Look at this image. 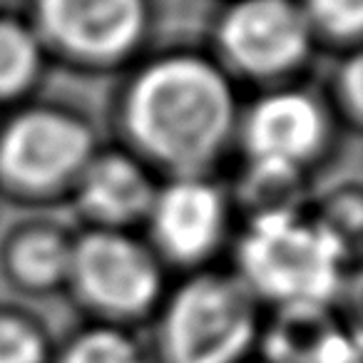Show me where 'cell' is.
I'll list each match as a JSON object with an SVG mask.
<instances>
[{"mask_svg":"<svg viewBox=\"0 0 363 363\" xmlns=\"http://www.w3.org/2000/svg\"><path fill=\"white\" fill-rule=\"evenodd\" d=\"M122 120L140 157L174 177H202L232 137L237 102L214 62L167 55L130 82Z\"/></svg>","mask_w":363,"mask_h":363,"instance_id":"1","label":"cell"},{"mask_svg":"<svg viewBox=\"0 0 363 363\" xmlns=\"http://www.w3.org/2000/svg\"><path fill=\"white\" fill-rule=\"evenodd\" d=\"M346 252L328 224L298 212L252 219L239 247V279L279 306H326L341 286Z\"/></svg>","mask_w":363,"mask_h":363,"instance_id":"2","label":"cell"},{"mask_svg":"<svg viewBox=\"0 0 363 363\" xmlns=\"http://www.w3.org/2000/svg\"><path fill=\"white\" fill-rule=\"evenodd\" d=\"M254 336V294L239 277L224 274H202L182 284L162 323L169 363H237Z\"/></svg>","mask_w":363,"mask_h":363,"instance_id":"3","label":"cell"},{"mask_svg":"<svg viewBox=\"0 0 363 363\" xmlns=\"http://www.w3.org/2000/svg\"><path fill=\"white\" fill-rule=\"evenodd\" d=\"M92 155V135L77 117L52 107L26 110L0 135V182L26 194L75 187Z\"/></svg>","mask_w":363,"mask_h":363,"instance_id":"4","label":"cell"},{"mask_svg":"<svg viewBox=\"0 0 363 363\" xmlns=\"http://www.w3.org/2000/svg\"><path fill=\"white\" fill-rule=\"evenodd\" d=\"M67 281L87 306L110 316H135L162 291L155 254L115 229H92L72 242Z\"/></svg>","mask_w":363,"mask_h":363,"instance_id":"5","label":"cell"},{"mask_svg":"<svg viewBox=\"0 0 363 363\" xmlns=\"http://www.w3.org/2000/svg\"><path fill=\"white\" fill-rule=\"evenodd\" d=\"M38 40L85 65H112L145 35V0H38Z\"/></svg>","mask_w":363,"mask_h":363,"instance_id":"6","label":"cell"},{"mask_svg":"<svg viewBox=\"0 0 363 363\" xmlns=\"http://www.w3.org/2000/svg\"><path fill=\"white\" fill-rule=\"evenodd\" d=\"M219 48L244 75H286L306 60L311 26L296 0H239L219 23Z\"/></svg>","mask_w":363,"mask_h":363,"instance_id":"7","label":"cell"},{"mask_svg":"<svg viewBox=\"0 0 363 363\" xmlns=\"http://www.w3.org/2000/svg\"><path fill=\"white\" fill-rule=\"evenodd\" d=\"M147 219L167 259L199 264L222 242L227 199L204 177H174L164 189H157Z\"/></svg>","mask_w":363,"mask_h":363,"instance_id":"8","label":"cell"},{"mask_svg":"<svg viewBox=\"0 0 363 363\" xmlns=\"http://www.w3.org/2000/svg\"><path fill=\"white\" fill-rule=\"evenodd\" d=\"M252 162L301 169L323 145L326 117L308 95L281 90L254 102L242 125Z\"/></svg>","mask_w":363,"mask_h":363,"instance_id":"9","label":"cell"},{"mask_svg":"<svg viewBox=\"0 0 363 363\" xmlns=\"http://www.w3.org/2000/svg\"><path fill=\"white\" fill-rule=\"evenodd\" d=\"M77 204L97 229L125 232L145 219L155 202V182L137 157L125 152L92 155L75 182Z\"/></svg>","mask_w":363,"mask_h":363,"instance_id":"10","label":"cell"},{"mask_svg":"<svg viewBox=\"0 0 363 363\" xmlns=\"http://www.w3.org/2000/svg\"><path fill=\"white\" fill-rule=\"evenodd\" d=\"M72 242L52 227H30L8 247V269L28 289H52L67 281Z\"/></svg>","mask_w":363,"mask_h":363,"instance_id":"11","label":"cell"},{"mask_svg":"<svg viewBox=\"0 0 363 363\" xmlns=\"http://www.w3.org/2000/svg\"><path fill=\"white\" fill-rule=\"evenodd\" d=\"M333 328L326 306H281L267 338L269 353L277 363H311Z\"/></svg>","mask_w":363,"mask_h":363,"instance_id":"12","label":"cell"},{"mask_svg":"<svg viewBox=\"0 0 363 363\" xmlns=\"http://www.w3.org/2000/svg\"><path fill=\"white\" fill-rule=\"evenodd\" d=\"M40 48L35 30L11 18H0V100L30 87L40 70Z\"/></svg>","mask_w":363,"mask_h":363,"instance_id":"13","label":"cell"},{"mask_svg":"<svg viewBox=\"0 0 363 363\" xmlns=\"http://www.w3.org/2000/svg\"><path fill=\"white\" fill-rule=\"evenodd\" d=\"M301 11L313 30L333 40H351L361 35L363 0H303Z\"/></svg>","mask_w":363,"mask_h":363,"instance_id":"14","label":"cell"},{"mask_svg":"<svg viewBox=\"0 0 363 363\" xmlns=\"http://www.w3.org/2000/svg\"><path fill=\"white\" fill-rule=\"evenodd\" d=\"M62 363H142L135 343L115 328L87 331L67 348Z\"/></svg>","mask_w":363,"mask_h":363,"instance_id":"15","label":"cell"},{"mask_svg":"<svg viewBox=\"0 0 363 363\" xmlns=\"http://www.w3.org/2000/svg\"><path fill=\"white\" fill-rule=\"evenodd\" d=\"M45 341L35 326L16 316H0V363H43Z\"/></svg>","mask_w":363,"mask_h":363,"instance_id":"16","label":"cell"},{"mask_svg":"<svg viewBox=\"0 0 363 363\" xmlns=\"http://www.w3.org/2000/svg\"><path fill=\"white\" fill-rule=\"evenodd\" d=\"M361 60L351 57L338 75V100L353 120H358V115H361Z\"/></svg>","mask_w":363,"mask_h":363,"instance_id":"17","label":"cell"}]
</instances>
